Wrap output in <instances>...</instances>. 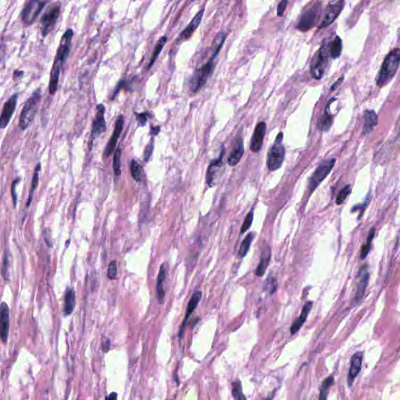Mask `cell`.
<instances>
[{
	"instance_id": "cell-15",
	"label": "cell",
	"mask_w": 400,
	"mask_h": 400,
	"mask_svg": "<svg viewBox=\"0 0 400 400\" xmlns=\"http://www.w3.org/2000/svg\"><path fill=\"white\" fill-rule=\"evenodd\" d=\"M17 99L18 95H12L10 99L4 104L2 112L0 114V129H4L7 127L8 124L11 120L12 116L14 114V111L17 107Z\"/></svg>"
},
{
	"instance_id": "cell-3",
	"label": "cell",
	"mask_w": 400,
	"mask_h": 400,
	"mask_svg": "<svg viewBox=\"0 0 400 400\" xmlns=\"http://www.w3.org/2000/svg\"><path fill=\"white\" fill-rule=\"evenodd\" d=\"M215 68L214 59H211L200 68L197 69L191 77L189 86L193 92H198L206 85Z\"/></svg>"
},
{
	"instance_id": "cell-19",
	"label": "cell",
	"mask_w": 400,
	"mask_h": 400,
	"mask_svg": "<svg viewBox=\"0 0 400 400\" xmlns=\"http://www.w3.org/2000/svg\"><path fill=\"white\" fill-rule=\"evenodd\" d=\"M363 359H364V353L362 351L356 352L351 358L350 368H349V373H348V384H349V387L352 386L355 378L358 376L359 373L361 371Z\"/></svg>"
},
{
	"instance_id": "cell-38",
	"label": "cell",
	"mask_w": 400,
	"mask_h": 400,
	"mask_svg": "<svg viewBox=\"0 0 400 400\" xmlns=\"http://www.w3.org/2000/svg\"><path fill=\"white\" fill-rule=\"evenodd\" d=\"M135 115H136V119L137 120L138 124L141 127H145L148 120L152 118V116H153L152 114L149 113V111L143 113H135Z\"/></svg>"
},
{
	"instance_id": "cell-23",
	"label": "cell",
	"mask_w": 400,
	"mask_h": 400,
	"mask_svg": "<svg viewBox=\"0 0 400 400\" xmlns=\"http://www.w3.org/2000/svg\"><path fill=\"white\" fill-rule=\"evenodd\" d=\"M244 153V144L242 138H238L234 143V147L228 158V164L229 166L234 167L240 162L241 159Z\"/></svg>"
},
{
	"instance_id": "cell-49",
	"label": "cell",
	"mask_w": 400,
	"mask_h": 400,
	"mask_svg": "<svg viewBox=\"0 0 400 400\" xmlns=\"http://www.w3.org/2000/svg\"><path fill=\"white\" fill-rule=\"evenodd\" d=\"M343 79H344V77L342 76L341 78H339V80L336 81V82L334 83L333 86H332L331 90L336 89V88L343 83Z\"/></svg>"
},
{
	"instance_id": "cell-32",
	"label": "cell",
	"mask_w": 400,
	"mask_h": 400,
	"mask_svg": "<svg viewBox=\"0 0 400 400\" xmlns=\"http://www.w3.org/2000/svg\"><path fill=\"white\" fill-rule=\"evenodd\" d=\"M41 170V164L40 163H38L37 164L36 168H35V170H34V174H33V178H32V182H31V190H30V193H29V199H28L27 204H26V206H30V204L31 203V201H32L33 199V195H34V191L36 189L37 187H38V181H39V178H38V175H39V171H40Z\"/></svg>"
},
{
	"instance_id": "cell-33",
	"label": "cell",
	"mask_w": 400,
	"mask_h": 400,
	"mask_svg": "<svg viewBox=\"0 0 400 400\" xmlns=\"http://www.w3.org/2000/svg\"><path fill=\"white\" fill-rule=\"evenodd\" d=\"M254 236H255V233H250V234L246 235L244 240L242 241L239 250H238V256L240 257H246V254H248L250 246H251L252 242L254 240Z\"/></svg>"
},
{
	"instance_id": "cell-13",
	"label": "cell",
	"mask_w": 400,
	"mask_h": 400,
	"mask_svg": "<svg viewBox=\"0 0 400 400\" xmlns=\"http://www.w3.org/2000/svg\"><path fill=\"white\" fill-rule=\"evenodd\" d=\"M73 35H74V32L72 30L68 29L62 37L55 59L56 61L59 62L61 65L67 59L70 50H71Z\"/></svg>"
},
{
	"instance_id": "cell-7",
	"label": "cell",
	"mask_w": 400,
	"mask_h": 400,
	"mask_svg": "<svg viewBox=\"0 0 400 400\" xmlns=\"http://www.w3.org/2000/svg\"><path fill=\"white\" fill-rule=\"evenodd\" d=\"M96 114L92 123V132L89 140V149L92 150L93 142L96 138L107 131V124L105 120V107L103 104H99L96 107Z\"/></svg>"
},
{
	"instance_id": "cell-11",
	"label": "cell",
	"mask_w": 400,
	"mask_h": 400,
	"mask_svg": "<svg viewBox=\"0 0 400 400\" xmlns=\"http://www.w3.org/2000/svg\"><path fill=\"white\" fill-rule=\"evenodd\" d=\"M225 155V148H222L221 154L218 158L213 160L207 168L206 171V181L207 185L210 187H214L217 184V180L219 179L221 173V168L223 167V157Z\"/></svg>"
},
{
	"instance_id": "cell-26",
	"label": "cell",
	"mask_w": 400,
	"mask_h": 400,
	"mask_svg": "<svg viewBox=\"0 0 400 400\" xmlns=\"http://www.w3.org/2000/svg\"><path fill=\"white\" fill-rule=\"evenodd\" d=\"M364 126H363V134L367 135L373 131L374 127L377 124V116L375 111H366L364 114Z\"/></svg>"
},
{
	"instance_id": "cell-17",
	"label": "cell",
	"mask_w": 400,
	"mask_h": 400,
	"mask_svg": "<svg viewBox=\"0 0 400 400\" xmlns=\"http://www.w3.org/2000/svg\"><path fill=\"white\" fill-rule=\"evenodd\" d=\"M10 329V310L6 303L0 304V338L4 343L7 342Z\"/></svg>"
},
{
	"instance_id": "cell-21",
	"label": "cell",
	"mask_w": 400,
	"mask_h": 400,
	"mask_svg": "<svg viewBox=\"0 0 400 400\" xmlns=\"http://www.w3.org/2000/svg\"><path fill=\"white\" fill-rule=\"evenodd\" d=\"M201 298H202V292H200V291H197V292H194L193 296L191 297L190 301H189V304H188V307H187L186 314H185L183 323L181 324V328H180L179 330V335H178V336H179V338H181V339L182 338V336H183L184 332H185L187 321L189 320V316L192 315V314L194 312L195 310L197 309Z\"/></svg>"
},
{
	"instance_id": "cell-41",
	"label": "cell",
	"mask_w": 400,
	"mask_h": 400,
	"mask_svg": "<svg viewBox=\"0 0 400 400\" xmlns=\"http://www.w3.org/2000/svg\"><path fill=\"white\" fill-rule=\"evenodd\" d=\"M253 221H254V211L251 210L247 214L246 219L244 220V222L242 224V228H241V234H244L246 231H247L250 229L252 224H253Z\"/></svg>"
},
{
	"instance_id": "cell-22",
	"label": "cell",
	"mask_w": 400,
	"mask_h": 400,
	"mask_svg": "<svg viewBox=\"0 0 400 400\" xmlns=\"http://www.w3.org/2000/svg\"><path fill=\"white\" fill-rule=\"evenodd\" d=\"M167 275H168V265L167 263H163L160 266V272H159L158 278H157V283H156V294L160 303H164L165 299V290H164V284L166 282Z\"/></svg>"
},
{
	"instance_id": "cell-1",
	"label": "cell",
	"mask_w": 400,
	"mask_h": 400,
	"mask_svg": "<svg viewBox=\"0 0 400 400\" xmlns=\"http://www.w3.org/2000/svg\"><path fill=\"white\" fill-rule=\"evenodd\" d=\"M400 63V50L397 48L389 53L381 65V70L377 78L378 87L381 88L392 81L398 71Z\"/></svg>"
},
{
	"instance_id": "cell-24",
	"label": "cell",
	"mask_w": 400,
	"mask_h": 400,
	"mask_svg": "<svg viewBox=\"0 0 400 400\" xmlns=\"http://www.w3.org/2000/svg\"><path fill=\"white\" fill-rule=\"evenodd\" d=\"M313 305H314V303L311 301L307 302L305 305H304L303 310H302L301 314H300V316L292 323V326H291L290 332H291L292 335L297 333L298 331L302 328V326L306 322L307 316H308L309 314L311 312Z\"/></svg>"
},
{
	"instance_id": "cell-42",
	"label": "cell",
	"mask_w": 400,
	"mask_h": 400,
	"mask_svg": "<svg viewBox=\"0 0 400 400\" xmlns=\"http://www.w3.org/2000/svg\"><path fill=\"white\" fill-rule=\"evenodd\" d=\"M116 275H117V265H116V262L115 260H113L109 264L107 275H108V278L111 280H114V279H116Z\"/></svg>"
},
{
	"instance_id": "cell-45",
	"label": "cell",
	"mask_w": 400,
	"mask_h": 400,
	"mask_svg": "<svg viewBox=\"0 0 400 400\" xmlns=\"http://www.w3.org/2000/svg\"><path fill=\"white\" fill-rule=\"evenodd\" d=\"M20 181V178H17V179L14 180L13 182H12L11 185V195H12V198H13V202H14V206H17V193H16V186H17V184Z\"/></svg>"
},
{
	"instance_id": "cell-9",
	"label": "cell",
	"mask_w": 400,
	"mask_h": 400,
	"mask_svg": "<svg viewBox=\"0 0 400 400\" xmlns=\"http://www.w3.org/2000/svg\"><path fill=\"white\" fill-rule=\"evenodd\" d=\"M320 13V4H315L314 6L307 10V12H305L304 14L302 16L301 19H300L297 25L298 30L305 32V31H308L312 28L314 27L316 22L318 21Z\"/></svg>"
},
{
	"instance_id": "cell-10",
	"label": "cell",
	"mask_w": 400,
	"mask_h": 400,
	"mask_svg": "<svg viewBox=\"0 0 400 400\" xmlns=\"http://www.w3.org/2000/svg\"><path fill=\"white\" fill-rule=\"evenodd\" d=\"M328 46H324L320 48L316 57L314 59L311 67V73L315 79H320L324 75L326 65L328 63Z\"/></svg>"
},
{
	"instance_id": "cell-44",
	"label": "cell",
	"mask_w": 400,
	"mask_h": 400,
	"mask_svg": "<svg viewBox=\"0 0 400 400\" xmlns=\"http://www.w3.org/2000/svg\"><path fill=\"white\" fill-rule=\"evenodd\" d=\"M128 82L126 80H121L120 81L117 86H116V88H115L114 92L113 93V95H111V100H114V99L116 98V95H118L119 92H120V90L122 89V88H125L126 86H128Z\"/></svg>"
},
{
	"instance_id": "cell-39",
	"label": "cell",
	"mask_w": 400,
	"mask_h": 400,
	"mask_svg": "<svg viewBox=\"0 0 400 400\" xmlns=\"http://www.w3.org/2000/svg\"><path fill=\"white\" fill-rule=\"evenodd\" d=\"M120 156H121V149L120 148L116 149L114 156V171L115 175L120 176L121 174V168H120Z\"/></svg>"
},
{
	"instance_id": "cell-48",
	"label": "cell",
	"mask_w": 400,
	"mask_h": 400,
	"mask_svg": "<svg viewBox=\"0 0 400 400\" xmlns=\"http://www.w3.org/2000/svg\"><path fill=\"white\" fill-rule=\"evenodd\" d=\"M160 132V126H156V127H153L151 126L150 134L152 136H156L158 135L159 132Z\"/></svg>"
},
{
	"instance_id": "cell-18",
	"label": "cell",
	"mask_w": 400,
	"mask_h": 400,
	"mask_svg": "<svg viewBox=\"0 0 400 400\" xmlns=\"http://www.w3.org/2000/svg\"><path fill=\"white\" fill-rule=\"evenodd\" d=\"M266 129H267V125L263 121L259 122L257 125L256 126L254 135L252 137L251 144H250V149L254 153H258L261 149L263 140H264L265 134H266Z\"/></svg>"
},
{
	"instance_id": "cell-25",
	"label": "cell",
	"mask_w": 400,
	"mask_h": 400,
	"mask_svg": "<svg viewBox=\"0 0 400 400\" xmlns=\"http://www.w3.org/2000/svg\"><path fill=\"white\" fill-rule=\"evenodd\" d=\"M271 248L267 245L262 250L260 260H259L257 267L256 268V275L259 277L263 276L264 275L265 272L267 271L270 260H271Z\"/></svg>"
},
{
	"instance_id": "cell-30",
	"label": "cell",
	"mask_w": 400,
	"mask_h": 400,
	"mask_svg": "<svg viewBox=\"0 0 400 400\" xmlns=\"http://www.w3.org/2000/svg\"><path fill=\"white\" fill-rule=\"evenodd\" d=\"M342 50H343V41L339 36H336L330 45L329 54L332 59H336L341 55Z\"/></svg>"
},
{
	"instance_id": "cell-6",
	"label": "cell",
	"mask_w": 400,
	"mask_h": 400,
	"mask_svg": "<svg viewBox=\"0 0 400 400\" xmlns=\"http://www.w3.org/2000/svg\"><path fill=\"white\" fill-rule=\"evenodd\" d=\"M60 14V6L59 3L52 4L45 12L41 19L42 32L43 36H46L55 27Z\"/></svg>"
},
{
	"instance_id": "cell-47",
	"label": "cell",
	"mask_w": 400,
	"mask_h": 400,
	"mask_svg": "<svg viewBox=\"0 0 400 400\" xmlns=\"http://www.w3.org/2000/svg\"><path fill=\"white\" fill-rule=\"evenodd\" d=\"M103 351H104L105 353L108 352L109 349L111 348V341H110L108 339H104V341L103 342Z\"/></svg>"
},
{
	"instance_id": "cell-12",
	"label": "cell",
	"mask_w": 400,
	"mask_h": 400,
	"mask_svg": "<svg viewBox=\"0 0 400 400\" xmlns=\"http://www.w3.org/2000/svg\"><path fill=\"white\" fill-rule=\"evenodd\" d=\"M345 5V0H339L336 3H331L326 8L325 14L319 29H323L329 26L331 24L337 19V17L340 15L343 11V8Z\"/></svg>"
},
{
	"instance_id": "cell-29",
	"label": "cell",
	"mask_w": 400,
	"mask_h": 400,
	"mask_svg": "<svg viewBox=\"0 0 400 400\" xmlns=\"http://www.w3.org/2000/svg\"><path fill=\"white\" fill-rule=\"evenodd\" d=\"M167 42H168V37H167L166 35L161 37V38L157 41V42L156 43V46H155L154 47V50H153L152 59H151L150 63H149V67H148V70H149L151 67H153L156 59L158 58L159 55H160V53H161L163 49H164V46L166 45Z\"/></svg>"
},
{
	"instance_id": "cell-2",
	"label": "cell",
	"mask_w": 400,
	"mask_h": 400,
	"mask_svg": "<svg viewBox=\"0 0 400 400\" xmlns=\"http://www.w3.org/2000/svg\"><path fill=\"white\" fill-rule=\"evenodd\" d=\"M41 99H42L41 90L37 89L33 92L32 95L25 103L22 111H21L19 120V127L22 131L27 129L29 125L33 122L35 115L38 112V106L40 103Z\"/></svg>"
},
{
	"instance_id": "cell-35",
	"label": "cell",
	"mask_w": 400,
	"mask_h": 400,
	"mask_svg": "<svg viewBox=\"0 0 400 400\" xmlns=\"http://www.w3.org/2000/svg\"><path fill=\"white\" fill-rule=\"evenodd\" d=\"M334 381H335V379H334L333 376L332 375L327 377V378L323 381L322 385H321V388H320V397H319L320 400H326V399L328 398V391H329L330 388L332 387V385H333Z\"/></svg>"
},
{
	"instance_id": "cell-27",
	"label": "cell",
	"mask_w": 400,
	"mask_h": 400,
	"mask_svg": "<svg viewBox=\"0 0 400 400\" xmlns=\"http://www.w3.org/2000/svg\"><path fill=\"white\" fill-rule=\"evenodd\" d=\"M60 66L61 64L57 61H54V66L50 73V85H49V92L51 95H54L57 91L58 84H59V74H60Z\"/></svg>"
},
{
	"instance_id": "cell-16",
	"label": "cell",
	"mask_w": 400,
	"mask_h": 400,
	"mask_svg": "<svg viewBox=\"0 0 400 400\" xmlns=\"http://www.w3.org/2000/svg\"><path fill=\"white\" fill-rule=\"evenodd\" d=\"M124 124V116L120 115L118 118L116 119V122H115L114 130L113 132L112 136L109 140L107 146H106L105 152H104V158H107L109 156H111L116 149V143H117V140L120 137V134L122 132Z\"/></svg>"
},
{
	"instance_id": "cell-28",
	"label": "cell",
	"mask_w": 400,
	"mask_h": 400,
	"mask_svg": "<svg viewBox=\"0 0 400 400\" xmlns=\"http://www.w3.org/2000/svg\"><path fill=\"white\" fill-rule=\"evenodd\" d=\"M75 292L73 289H68L65 295L64 300V314L66 316L71 315L75 310Z\"/></svg>"
},
{
	"instance_id": "cell-46",
	"label": "cell",
	"mask_w": 400,
	"mask_h": 400,
	"mask_svg": "<svg viewBox=\"0 0 400 400\" xmlns=\"http://www.w3.org/2000/svg\"><path fill=\"white\" fill-rule=\"evenodd\" d=\"M287 4H288V0H282L280 3L278 4V9H277L278 16L282 17V16L284 15L285 10H286Z\"/></svg>"
},
{
	"instance_id": "cell-31",
	"label": "cell",
	"mask_w": 400,
	"mask_h": 400,
	"mask_svg": "<svg viewBox=\"0 0 400 400\" xmlns=\"http://www.w3.org/2000/svg\"><path fill=\"white\" fill-rule=\"evenodd\" d=\"M330 103H331V100H330L328 106H327L324 114L321 116V118L319 120V128H320V131H322V132H327V131H328L330 128H331V126H332V121H333V117H332V115L330 114L329 111H328V107H329Z\"/></svg>"
},
{
	"instance_id": "cell-43",
	"label": "cell",
	"mask_w": 400,
	"mask_h": 400,
	"mask_svg": "<svg viewBox=\"0 0 400 400\" xmlns=\"http://www.w3.org/2000/svg\"><path fill=\"white\" fill-rule=\"evenodd\" d=\"M153 149H154V140L152 138L149 143L147 144L145 150H144V160H145V162H148L149 159H150L153 152Z\"/></svg>"
},
{
	"instance_id": "cell-20",
	"label": "cell",
	"mask_w": 400,
	"mask_h": 400,
	"mask_svg": "<svg viewBox=\"0 0 400 400\" xmlns=\"http://www.w3.org/2000/svg\"><path fill=\"white\" fill-rule=\"evenodd\" d=\"M204 12H205V9L202 8V10H200V11L197 13V15L193 17V19L192 20L190 23L188 25V26H187V27L184 29L183 31H181V34H180L179 40H188L189 38H191L193 33L196 31V30H197L199 26H200V23H201V21H202V17H203Z\"/></svg>"
},
{
	"instance_id": "cell-37",
	"label": "cell",
	"mask_w": 400,
	"mask_h": 400,
	"mask_svg": "<svg viewBox=\"0 0 400 400\" xmlns=\"http://www.w3.org/2000/svg\"><path fill=\"white\" fill-rule=\"evenodd\" d=\"M232 389H231V393H232L233 397L235 400H246V397L242 393V384L239 380L234 381L232 383Z\"/></svg>"
},
{
	"instance_id": "cell-4",
	"label": "cell",
	"mask_w": 400,
	"mask_h": 400,
	"mask_svg": "<svg viewBox=\"0 0 400 400\" xmlns=\"http://www.w3.org/2000/svg\"><path fill=\"white\" fill-rule=\"evenodd\" d=\"M282 139H283V133L280 132L277 136L274 145L269 150L267 165L269 171H271L279 169L284 162L286 150H285L284 145L282 144Z\"/></svg>"
},
{
	"instance_id": "cell-14",
	"label": "cell",
	"mask_w": 400,
	"mask_h": 400,
	"mask_svg": "<svg viewBox=\"0 0 400 400\" xmlns=\"http://www.w3.org/2000/svg\"><path fill=\"white\" fill-rule=\"evenodd\" d=\"M357 278H358V282L356 284V291L355 293L354 302L355 304L357 305L361 302L363 298H364L365 291L367 289V286L368 284V280H369V273H368V267L364 266L361 267L359 271L358 275H357Z\"/></svg>"
},
{
	"instance_id": "cell-36",
	"label": "cell",
	"mask_w": 400,
	"mask_h": 400,
	"mask_svg": "<svg viewBox=\"0 0 400 400\" xmlns=\"http://www.w3.org/2000/svg\"><path fill=\"white\" fill-rule=\"evenodd\" d=\"M374 234H375V229H372L370 231L366 244L364 245L361 248V253H360V258L361 259H365L368 254H369L370 250L371 247L372 241H373V237H374Z\"/></svg>"
},
{
	"instance_id": "cell-50",
	"label": "cell",
	"mask_w": 400,
	"mask_h": 400,
	"mask_svg": "<svg viewBox=\"0 0 400 400\" xmlns=\"http://www.w3.org/2000/svg\"><path fill=\"white\" fill-rule=\"evenodd\" d=\"M116 398H117V394L115 393H113L106 399H107V400H116Z\"/></svg>"
},
{
	"instance_id": "cell-8",
	"label": "cell",
	"mask_w": 400,
	"mask_h": 400,
	"mask_svg": "<svg viewBox=\"0 0 400 400\" xmlns=\"http://www.w3.org/2000/svg\"><path fill=\"white\" fill-rule=\"evenodd\" d=\"M336 162V159H331V160L324 161L317 167L314 173H313L312 177L310 180V183H309L311 192H314L318 187V185L325 179L326 177H328L330 172L332 171V170L333 169Z\"/></svg>"
},
{
	"instance_id": "cell-40",
	"label": "cell",
	"mask_w": 400,
	"mask_h": 400,
	"mask_svg": "<svg viewBox=\"0 0 400 400\" xmlns=\"http://www.w3.org/2000/svg\"><path fill=\"white\" fill-rule=\"evenodd\" d=\"M350 185H348L344 187V188L339 192V195L337 196V198H336V204H337V205H341V204L346 200L347 197L350 194Z\"/></svg>"
},
{
	"instance_id": "cell-5",
	"label": "cell",
	"mask_w": 400,
	"mask_h": 400,
	"mask_svg": "<svg viewBox=\"0 0 400 400\" xmlns=\"http://www.w3.org/2000/svg\"><path fill=\"white\" fill-rule=\"evenodd\" d=\"M49 2L50 0H29L21 14L24 24L30 25L34 23Z\"/></svg>"
},
{
	"instance_id": "cell-34",
	"label": "cell",
	"mask_w": 400,
	"mask_h": 400,
	"mask_svg": "<svg viewBox=\"0 0 400 400\" xmlns=\"http://www.w3.org/2000/svg\"><path fill=\"white\" fill-rule=\"evenodd\" d=\"M130 168H131V173H132L134 179L136 181H143V177H144V171H143V168L139 165V163L135 160H132Z\"/></svg>"
}]
</instances>
